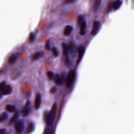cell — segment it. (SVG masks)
<instances>
[{
  "mask_svg": "<svg viewBox=\"0 0 134 134\" xmlns=\"http://www.w3.org/2000/svg\"><path fill=\"white\" fill-rule=\"evenodd\" d=\"M56 111H57V104H56V103H54L50 111L49 112L47 115L46 123L48 126H52L53 124L55 119Z\"/></svg>",
  "mask_w": 134,
  "mask_h": 134,
  "instance_id": "1",
  "label": "cell"
},
{
  "mask_svg": "<svg viewBox=\"0 0 134 134\" xmlns=\"http://www.w3.org/2000/svg\"><path fill=\"white\" fill-rule=\"evenodd\" d=\"M76 75L75 71L73 70H71L68 72L66 78V86L69 88L71 86L73 82L75 80Z\"/></svg>",
  "mask_w": 134,
  "mask_h": 134,
  "instance_id": "2",
  "label": "cell"
},
{
  "mask_svg": "<svg viewBox=\"0 0 134 134\" xmlns=\"http://www.w3.org/2000/svg\"><path fill=\"white\" fill-rule=\"evenodd\" d=\"M14 128L16 132L18 134L22 133L25 130V125L23 121H18L15 123Z\"/></svg>",
  "mask_w": 134,
  "mask_h": 134,
  "instance_id": "3",
  "label": "cell"
},
{
  "mask_svg": "<svg viewBox=\"0 0 134 134\" xmlns=\"http://www.w3.org/2000/svg\"><path fill=\"white\" fill-rule=\"evenodd\" d=\"M101 26V22L100 20H96L93 23V26H92V29L91 31V34L93 35V36H95L96 35L98 31H100V28Z\"/></svg>",
  "mask_w": 134,
  "mask_h": 134,
  "instance_id": "4",
  "label": "cell"
},
{
  "mask_svg": "<svg viewBox=\"0 0 134 134\" xmlns=\"http://www.w3.org/2000/svg\"><path fill=\"white\" fill-rule=\"evenodd\" d=\"M31 112V108H30V102L29 101H27L24 107L21 111V115L23 117H26L29 115Z\"/></svg>",
  "mask_w": 134,
  "mask_h": 134,
  "instance_id": "5",
  "label": "cell"
},
{
  "mask_svg": "<svg viewBox=\"0 0 134 134\" xmlns=\"http://www.w3.org/2000/svg\"><path fill=\"white\" fill-rule=\"evenodd\" d=\"M85 51H86V49L84 47H80L78 48V49H77V52H78V58H77V64L80 63L81 60L82 59Z\"/></svg>",
  "mask_w": 134,
  "mask_h": 134,
  "instance_id": "6",
  "label": "cell"
},
{
  "mask_svg": "<svg viewBox=\"0 0 134 134\" xmlns=\"http://www.w3.org/2000/svg\"><path fill=\"white\" fill-rule=\"evenodd\" d=\"M44 56V52L43 51H39L35 52L32 56V60L33 61H36L40 58H43Z\"/></svg>",
  "mask_w": 134,
  "mask_h": 134,
  "instance_id": "7",
  "label": "cell"
},
{
  "mask_svg": "<svg viewBox=\"0 0 134 134\" xmlns=\"http://www.w3.org/2000/svg\"><path fill=\"white\" fill-rule=\"evenodd\" d=\"M80 34L82 36L85 35L87 32V23L86 20H84V22L80 25Z\"/></svg>",
  "mask_w": 134,
  "mask_h": 134,
  "instance_id": "8",
  "label": "cell"
},
{
  "mask_svg": "<svg viewBox=\"0 0 134 134\" xmlns=\"http://www.w3.org/2000/svg\"><path fill=\"white\" fill-rule=\"evenodd\" d=\"M102 0H94L93 4V10L94 12H97L100 10Z\"/></svg>",
  "mask_w": 134,
  "mask_h": 134,
  "instance_id": "9",
  "label": "cell"
},
{
  "mask_svg": "<svg viewBox=\"0 0 134 134\" xmlns=\"http://www.w3.org/2000/svg\"><path fill=\"white\" fill-rule=\"evenodd\" d=\"M41 103V96L40 93H38L36 95V98L35 101V108L36 109H38Z\"/></svg>",
  "mask_w": 134,
  "mask_h": 134,
  "instance_id": "10",
  "label": "cell"
},
{
  "mask_svg": "<svg viewBox=\"0 0 134 134\" xmlns=\"http://www.w3.org/2000/svg\"><path fill=\"white\" fill-rule=\"evenodd\" d=\"M52 80H53L55 83L58 86H61L63 82L61 76L58 74H55Z\"/></svg>",
  "mask_w": 134,
  "mask_h": 134,
  "instance_id": "11",
  "label": "cell"
},
{
  "mask_svg": "<svg viewBox=\"0 0 134 134\" xmlns=\"http://www.w3.org/2000/svg\"><path fill=\"white\" fill-rule=\"evenodd\" d=\"M73 31V27L71 25H67L65 27L64 31H63V34L65 36H68L71 34Z\"/></svg>",
  "mask_w": 134,
  "mask_h": 134,
  "instance_id": "12",
  "label": "cell"
},
{
  "mask_svg": "<svg viewBox=\"0 0 134 134\" xmlns=\"http://www.w3.org/2000/svg\"><path fill=\"white\" fill-rule=\"evenodd\" d=\"M12 92V88L11 86L9 85H6L4 89L1 92L3 95H9Z\"/></svg>",
  "mask_w": 134,
  "mask_h": 134,
  "instance_id": "13",
  "label": "cell"
},
{
  "mask_svg": "<svg viewBox=\"0 0 134 134\" xmlns=\"http://www.w3.org/2000/svg\"><path fill=\"white\" fill-rule=\"evenodd\" d=\"M123 2L121 0H116L113 4V8L115 10H117L121 8V6L122 5Z\"/></svg>",
  "mask_w": 134,
  "mask_h": 134,
  "instance_id": "14",
  "label": "cell"
},
{
  "mask_svg": "<svg viewBox=\"0 0 134 134\" xmlns=\"http://www.w3.org/2000/svg\"><path fill=\"white\" fill-rule=\"evenodd\" d=\"M17 58H18V56L16 54H13L10 57L8 61L10 64L13 65L16 62Z\"/></svg>",
  "mask_w": 134,
  "mask_h": 134,
  "instance_id": "15",
  "label": "cell"
},
{
  "mask_svg": "<svg viewBox=\"0 0 134 134\" xmlns=\"http://www.w3.org/2000/svg\"><path fill=\"white\" fill-rule=\"evenodd\" d=\"M62 49L63 54L65 56H68L69 47H68V45L66 43H63L62 44Z\"/></svg>",
  "mask_w": 134,
  "mask_h": 134,
  "instance_id": "16",
  "label": "cell"
},
{
  "mask_svg": "<svg viewBox=\"0 0 134 134\" xmlns=\"http://www.w3.org/2000/svg\"><path fill=\"white\" fill-rule=\"evenodd\" d=\"M5 109L7 111L10 113H14L16 111L15 106L13 105H11V104L6 105Z\"/></svg>",
  "mask_w": 134,
  "mask_h": 134,
  "instance_id": "17",
  "label": "cell"
},
{
  "mask_svg": "<svg viewBox=\"0 0 134 134\" xmlns=\"http://www.w3.org/2000/svg\"><path fill=\"white\" fill-rule=\"evenodd\" d=\"M34 129V125L33 123H31L29 124L26 130V133L29 134L32 132Z\"/></svg>",
  "mask_w": 134,
  "mask_h": 134,
  "instance_id": "18",
  "label": "cell"
},
{
  "mask_svg": "<svg viewBox=\"0 0 134 134\" xmlns=\"http://www.w3.org/2000/svg\"><path fill=\"white\" fill-rule=\"evenodd\" d=\"M8 114L5 112L3 113L2 114L0 115V122H5L6 120L8 119Z\"/></svg>",
  "mask_w": 134,
  "mask_h": 134,
  "instance_id": "19",
  "label": "cell"
},
{
  "mask_svg": "<svg viewBox=\"0 0 134 134\" xmlns=\"http://www.w3.org/2000/svg\"><path fill=\"white\" fill-rule=\"evenodd\" d=\"M18 117H19V113H18V112L15 113V114L13 116L12 118H11V121H10V123L11 124H12L13 123H15L17 121V119H18Z\"/></svg>",
  "mask_w": 134,
  "mask_h": 134,
  "instance_id": "20",
  "label": "cell"
},
{
  "mask_svg": "<svg viewBox=\"0 0 134 134\" xmlns=\"http://www.w3.org/2000/svg\"><path fill=\"white\" fill-rule=\"evenodd\" d=\"M35 39H36V35L34 33L32 32L30 33L29 37V41L30 43H33L35 41Z\"/></svg>",
  "mask_w": 134,
  "mask_h": 134,
  "instance_id": "21",
  "label": "cell"
},
{
  "mask_svg": "<svg viewBox=\"0 0 134 134\" xmlns=\"http://www.w3.org/2000/svg\"><path fill=\"white\" fill-rule=\"evenodd\" d=\"M84 20H86L84 16L82 15H79L78 18H77V24L79 26H80V25L84 22Z\"/></svg>",
  "mask_w": 134,
  "mask_h": 134,
  "instance_id": "22",
  "label": "cell"
},
{
  "mask_svg": "<svg viewBox=\"0 0 134 134\" xmlns=\"http://www.w3.org/2000/svg\"><path fill=\"white\" fill-rule=\"evenodd\" d=\"M52 52L53 53V55L55 57H58L59 55V52L58 50V49L56 47H53L52 48Z\"/></svg>",
  "mask_w": 134,
  "mask_h": 134,
  "instance_id": "23",
  "label": "cell"
},
{
  "mask_svg": "<svg viewBox=\"0 0 134 134\" xmlns=\"http://www.w3.org/2000/svg\"><path fill=\"white\" fill-rule=\"evenodd\" d=\"M47 76L48 77V78L49 79V80H53V78L54 75H55L54 72H53L52 71H49L47 72Z\"/></svg>",
  "mask_w": 134,
  "mask_h": 134,
  "instance_id": "24",
  "label": "cell"
},
{
  "mask_svg": "<svg viewBox=\"0 0 134 134\" xmlns=\"http://www.w3.org/2000/svg\"><path fill=\"white\" fill-rule=\"evenodd\" d=\"M45 49L47 50H50V40H48L46 41L45 43Z\"/></svg>",
  "mask_w": 134,
  "mask_h": 134,
  "instance_id": "25",
  "label": "cell"
},
{
  "mask_svg": "<svg viewBox=\"0 0 134 134\" xmlns=\"http://www.w3.org/2000/svg\"><path fill=\"white\" fill-rule=\"evenodd\" d=\"M6 82L5 81L2 82L0 83V92H1L4 89V88L6 87Z\"/></svg>",
  "mask_w": 134,
  "mask_h": 134,
  "instance_id": "26",
  "label": "cell"
},
{
  "mask_svg": "<svg viewBox=\"0 0 134 134\" xmlns=\"http://www.w3.org/2000/svg\"><path fill=\"white\" fill-rule=\"evenodd\" d=\"M75 1H76V0H65V4H71L72 3H74Z\"/></svg>",
  "mask_w": 134,
  "mask_h": 134,
  "instance_id": "27",
  "label": "cell"
},
{
  "mask_svg": "<svg viewBox=\"0 0 134 134\" xmlns=\"http://www.w3.org/2000/svg\"><path fill=\"white\" fill-rule=\"evenodd\" d=\"M6 131L7 130L6 129H0V134H5Z\"/></svg>",
  "mask_w": 134,
  "mask_h": 134,
  "instance_id": "28",
  "label": "cell"
},
{
  "mask_svg": "<svg viewBox=\"0 0 134 134\" xmlns=\"http://www.w3.org/2000/svg\"><path fill=\"white\" fill-rule=\"evenodd\" d=\"M56 91H57V88H56V87H53L51 89L50 92H51V93H54L56 92Z\"/></svg>",
  "mask_w": 134,
  "mask_h": 134,
  "instance_id": "29",
  "label": "cell"
},
{
  "mask_svg": "<svg viewBox=\"0 0 134 134\" xmlns=\"http://www.w3.org/2000/svg\"><path fill=\"white\" fill-rule=\"evenodd\" d=\"M44 134H50V132H49L48 131H46H46L45 132V133H44Z\"/></svg>",
  "mask_w": 134,
  "mask_h": 134,
  "instance_id": "30",
  "label": "cell"
}]
</instances>
